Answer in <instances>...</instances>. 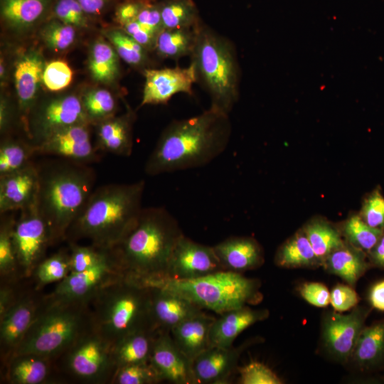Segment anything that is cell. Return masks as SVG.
I'll list each match as a JSON object with an SVG mask.
<instances>
[{
	"label": "cell",
	"mask_w": 384,
	"mask_h": 384,
	"mask_svg": "<svg viewBox=\"0 0 384 384\" xmlns=\"http://www.w3.org/2000/svg\"><path fill=\"white\" fill-rule=\"evenodd\" d=\"M13 216L4 218L0 227V273L1 279L11 282L18 273V263L12 240L15 223Z\"/></svg>",
	"instance_id": "cell-39"
},
{
	"label": "cell",
	"mask_w": 384,
	"mask_h": 384,
	"mask_svg": "<svg viewBox=\"0 0 384 384\" xmlns=\"http://www.w3.org/2000/svg\"><path fill=\"white\" fill-rule=\"evenodd\" d=\"M183 235L164 208H143L125 238L110 249L124 275L144 284L166 279L173 250Z\"/></svg>",
	"instance_id": "cell-2"
},
{
	"label": "cell",
	"mask_w": 384,
	"mask_h": 384,
	"mask_svg": "<svg viewBox=\"0 0 384 384\" xmlns=\"http://www.w3.org/2000/svg\"><path fill=\"white\" fill-rule=\"evenodd\" d=\"M134 114L112 117L97 123L95 146L100 152L129 156L132 153V124Z\"/></svg>",
	"instance_id": "cell-26"
},
{
	"label": "cell",
	"mask_w": 384,
	"mask_h": 384,
	"mask_svg": "<svg viewBox=\"0 0 384 384\" xmlns=\"http://www.w3.org/2000/svg\"><path fill=\"white\" fill-rule=\"evenodd\" d=\"M126 276L109 250L104 260L87 270L70 273L46 297L53 302L88 304L100 289Z\"/></svg>",
	"instance_id": "cell-11"
},
{
	"label": "cell",
	"mask_w": 384,
	"mask_h": 384,
	"mask_svg": "<svg viewBox=\"0 0 384 384\" xmlns=\"http://www.w3.org/2000/svg\"><path fill=\"white\" fill-rule=\"evenodd\" d=\"M149 363L161 380L175 384H196L191 361L182 353L167 331H159Z\"/></svg>",
	"instance_id": "cell-20"
},
{
	"label": "cell",
	"mask_w": 384,
	"mask_h": 384,
	"mask_svg": "<svg viewBox=\"0 0 384 384\" xmlns=\"http://www.w3.org/2000/svg\"><path fill=\"white\" fill-rule=\"evenodd\" d=\"M299 292L305 301L314 306L326 307L330 304V292L322 283L305 282Z\"/></svg>",
	"instance_id": "cell-51"
},
{
	"label": "cell",
	"mask_w": 384,
	"mask_h": 384,
	"mask_svg": "<svg viewBox=\"0 0 384 384\" xmlns=\"http://www.w3.org/2000/svg\"><path fill=\"white\" fill-rule=\"evenodd\" d=\"M197 82L206 90L211 108L229 114L240 94V69L231 41L202 21L190 55Z\"/></svg>",
	"instance_id": "cell-6"
},
{
	"label": "cell",
	"mask_w": 384,
	"mask_h": 384,
	"mask_svg": "<svg viewBox=\"0 0 384 384\" xmlns=\"http://www.w3.org/2000/svg\"><path fill=\"white\" fill-rule=\"evenodd\" d=\"M215 319L202 312L184 320L171 330L174 341L191 362L210 347V331Z\"/></svg>",
	"instance_id": "cell-25"
},
{
	"label": "cell",
	"mask_w": 384,
	"mask_h": 384,
	"mask_svg": "<svg viewBox=\"0 0 384 384\" xmlns=\"http://www.w3.org/2000/svg\"><path fill=\"white\" fill-rule=\"evenodd\" d=\"M43 299L33 294L19 296L0 317V341L4 360L8 362L34 321Z\"/></svg>",
	"instance_id": "cell-18"
},
{
	"label": "cell",
	"mask_w": 384,
	"mask_h": 384,
	"mask_svg": "<svg viewBox=\"0 0 384 384\" xmlns=\"http://www.w3.org/2000/svg\"><path fill=\"white\" fill-rule=\"evenodd\" d=\"M302 229L322 262L331 252L346 244L339 228L324 218H314Z\"/></svg>",
	"instance_id": "cell-32"
},
{
	"label": "cell",
	"mask_w": 384,
	"mask_h": 384,
	"mask_svg": "<svg viewBox=\"0 0 384 384\" xmlns=\"http://www.w3.org/2000/svg\"><path fill=\"white\" fill-rule=\"evenodd\" d=\"M145 181L110 183L94 189L67 232L70 241L87 239L91 245L110 250L132 230L143 208Z\"/></svg>",
	"instance_id": "cell-3"
},
{
	"label": "cell",
	"mask_w": 384,
	"mask_h": 384,
	"mask_svg": "<svg viewBox=\"0 0 384 384\" xmlns=\"http://www.w3.org/2000/svg\"><path fill=\"white\" fill-rule=\"evenodd\" d=\"M145 78L140 106L166 104L178 94L193 95V86L197 82L196 70L193 64L188 67L146 68Z\"/></svg>",
	"instance_id": "cell-16"
},
{
	"label": "cell",
	"mask_w": 384,
	"mask_h": 384,
	"mask_svg": "<svg viewBox=\"0 0 384 384\" xmlns=\"http://www.w3.org/2000/svg\"><path fill=\"white\" fill-rule=\"evenodd\" d=\"M123 30L146 50H154L159 33L142 25L137 20L124 26Z\"/></svg>",
	"instance_id": "cell-52"
},
{
	"label": "cell",
	"mask_w": 384,
	"mask_h": 384,
	"mask_svg": "<svg viewBox=\"0 0 384 384\" xmlns=\"http://www.w3.org/2000/svg\"><path fill=\"white\" fill-rule=\"evenodd\" d=\"M366 255L372 267L384 270V230L376 244Z\"/></svg>",
	"instance_id": "cell-55"
},
{
	"label": "cell",
	"mask_w": 384,
	"mask_h": 384,
	"mask_svg": "<svg viewBox=\"0 0 384 384\" xmlns=\"http://www.w3.org/2000/svg\"><path fill=\"white\" fill-rule=\"evenodd\" d=\"M134 1H142V2H149V1H152V0H134Z\"/></svg>",
	"instance_id": "cell-59"
},
{
	"label": "cell",
	"mask_w": 384,
	"mask_h": 384,
	"mask_svg": "<svg viewBox=\"0 0 384 384\" xmlns=\"http://www.w3.org/2000/svg\"><path fill=\"white\" fill-rule=\"evenodd\" d=\"M50 361L34 354L14 356L7 363L8 381L13 384L42 383L50 375Z\"/></svg>",
	"instance_id": "cell-31"
},
{
	"label": "cell",
	"mask_w": 384,
	"mask_h": 384,
	"mask_svg": "<svg viewBox=\"0 0 384 384\" xmlns=\"http://www.w3.org/2000/svg\"><path fill=\"white\" fill-rule=\"evenodd\" d=\"M36 154L31 144L6 139L0 145V176L16 171L30 161Z\"/></svg>",
	"instance_id": "cell-38"
},
{
	"label": "cell",
	"mask_w": 384,
	"mask_h": 384,
	"mask_svg": "<svg viewBox=\"0 0 384 384\" xmlns=\"http://www.w3.org/2000/svg\"><path fill=\"white\" fill-rule=\"evenodd\" d=\"M38 167L36 204L48 224L53 244L65 239L95 189L96 174L89 164L61 158Z\"/></svg>",
	"instance_id": "cell-4"
},
{
	"label": "cell",
	"mask_w": 384,
	"mask_h": 384,
	"mask_svg": "<svg viewBox=\"0 0 384 384\" xmlns=\"http://www.w3.org/2000/svg\"><path fill=\"white\" fill-rule=\"evenodd\" d=\"M358 214L370 227L384 230V196L379 187L363 198Z\"/></svg>",
	"instance_id": "cell-46"
},
{
	"label": "cell",
	"mask_w": 384,
	"mask_h": 384,
	"mask_svg": "<svg viewBox=\"0 0 384 384\" xmlns=\"http://www.w3.org/2000/svg\"><path fill=\"white\" fill-rule=\"evenodd\" d=\"M85 14L77 0H58L54 8V14L59 21L73 26H87Z\"/></svg>",
	"instance_id": "cell-49"
},
{
	"label": "cell",
	"mask_w": 384,
	"mask_h": 384,
	"mask_svg": "<svg viewBox=\"0 0 384 384\" xmlns=\"http://www.w3.org/2000/svg\"><path fill=\"white\" fill-rule=\"evenodd\" d=\"M349 361L362 370L384 366V318L363 328Z\"/></svg>",
	"instance_id": "cell-28"
},
{
	"label": "cell",
	"mask_w": 384,
	"mask_h": 384,
	"mask_svg": "<svg viewBox=\"0 0 384 384\" xmlns=\"http://www.w3.org/2000/svg\"><path fill=\"white\" fill-rule=\"evenodd\" d=\"M148 286L151 316L159 331L170 332L184 320L203 312L198 306L175 292L158 286Z\"/></svg>",
	"instance_id": "cell-21"
},
{
	"label": "cell",
	"mask_w": 384,
	"mask_h": 384,
	"mask_svg": "<svg viewBox=\"0 0 384 384\" xmlns=\"http://www.w3.org/2000/svg\"><path fill=\"white\" fill-rule=\"evenodd\" d=\"M118 54L109 43L99 39L93 44L89 57L92 77L100 82L114 80L119 73Z\"/></svg>",
	"instance_id": "cell-35"
},
{
	"label": "cell",
	"mask_w": 384,
	"mask_h": 384,
	"mask_svg": "<svg viewBox=\"0 0 384 384\" xmlns=\"http://www.w3.org/2000/svg\"><path fill=\"white\" fill-rule=\"evenodd\" d=\"M82 105L89 122L98 123L114 116L117 102L107 90H92L82 99Z\"/></svg>",
	"instance_id": "cell-40"
},
{
	"label": "cell",
	"mask_w": 384,
	"mask_h": 384,
	"mask_svg": "<svg viewBox=\"0 0 384 384\" xmlns=\"http://www.w3.org/2000/svg\"><path fill=\"white\" fill-rule=\"evenodd\" d=\"M162 381L150 363H134L117 369L112 383L115 384H154Z\"/></svg>",
	"instance_id": "cell-43"
},
{
	"label": "cell",
	"mask_w": 384,
	"mask_h": 384,
	"mask_svg": "<svg viewBox=\"0 0 384 384\" xmlns=\"http://www.w3.org/2000/svg\"><path fill=\"white\" fill-rule=\"evenodd\" d=\"M92 328L112 346L141 331H159L151 311L150 287L124 277L100 289L90 301Z\"/></svg>",
	"instance_id": "cell-5"
},
{
	"label": "cell",
	"mask_w": 384,
	"mask_h": 384,
	"mask_svg": "<svg viewBox=\"0 0 384 384\" xmlns=\"http://www.w3.org/2000/svg\"><path fill=\"white\" fill-rule=\"evenodd\" d=\"M338 228L347 244L366 253L376 244L384 230L370 227L358 213L350 215Z\"/></svg>",
	"instance_id": "cell-37"
},
{
	"label": "cell",
	"mask_w": 384,
	"mask_h": 384,
	"mask_svg": "<svg viewBox=\"0 0 384 384\" xmlns=\"http://www.w3.org/2000/svg\"><path fill=\"white\" fill-rule=\"evenodd\" d=\"M371 308L356 306L347 314L330 311L322 323L321 338L325 350L341 363L348 362Z\"/></svg>",
	"instance_id": "cell-13"
},
{
	"label": "cell",
	"mask_w": 384,
	"mask_h": 384,
	"mask_svg": "<svg viewBox=\"0 0 384 384\" xmlns=\"http://www.w3.org/2000/svg\"><path fill=\"white\" fill-rule=\"evenodd\" d=\"M196 27L163 29L157 36L155 48L161 58L178 60L191 55L196 41Z\"/></svg>",
	"instance_id": "cell-34"
},
{
	"label": "cell",
	"mask_w": 384,
	"mask_h": 384,
	"mask_svg": "<svg viewBox=\"0 0 384 384\" xmlns=\"http://www.w3.org/2000/svg\"><path fill=\"white\" fill-rule=\"evenodd\" d=\"M232 133L229 114L211 107L194 117L170 122L148 157L149 176L203 166L227 148Z\"/></svg>",
	"instance_id": "cell-1"
},
{
	"label": "cell",
	"mask_w": 384,
	"mask_h": 384,
	"mask_svg": "<svg viewBox=\"0 0 384 384\" xmlns=\"http://www.w3.org/2000/svg\"><path fill=\"white\" fill-rule=\"evenodd\" d=\"M118 55L127 64L142 66L147 59L146 50L124 30H112L107 33Z\"/></svg>",
	"instance_id": "cell-41"
},
{
	"label": "cell",
	"mask_w": 384,
	"mask_h": 384,
	"mask_svg": "<svg viewBox=\"0 0 384 384\" xmlns=\"http://www.w3.org/2000/svg\"><path fill=\"white\" fill-rule=\"evenodd\" d=\"M213 247L225 270L240 273L255 269L264 262L262 247L250 237H230Z\"/></svg>",
	"instance_id": "cell-22"
},
{
	"label": "cell",
	"mask_w": 384,
	"mask_h": 384,
	"mask_svg": "<svg viewBox=\"0 0 384 384\" xmlns=\"http://www.w3.org/2000/svg\"><path fill=\"white\" fill-rule=\"evenodd\" d=\"M45 65L36 52L31 51L17 62L14 70V82L18 106L27 124L31 109L41 81Z\"/></svg>",
	"instance_id": "cell-24"
},
{
	"label": "cell",
	"mask_w": 384,
	"mask_h": 384,
	"mask_svg": "<svg viewBox=\"0 0 384 384\" xmlns=\"http://www.w3.org/2000/svg\"><path fill=\"white\" fill-rule=\"evenodd\" d=\"M371 307L384 311V279L374 284L368 294Z\"/></svg>",
	"instance_id": "cell-56"
},
{
	"label": "cell",
	"mask_w": 384,
	"mask_h": 384,
	"mask_svg": "<svg viewBox=\"0 0 384 384\" xmlns=\"http://www.w3.org/2000/svg\"><path fill=\"white\" fill-rule=\"evenodd\" d=\"M322 267L330 274L341 277L354 286L372 267L365 252L346 244L331 252L323 261Z\"/></svg>",
	"instance_id": "cell-27"
},
{
	"label": "cell",
	"mask_w": 384,
	"mask_h": 384,
	"mask_svg": "<svg viewBox=\"0 0 384 384\" xmlns=\"http://www.w3.org/2000/svg\"><path fill=\"white\" fill-rule=\"evenodd\" d=\"M159 331H138L114 344L112 357L116 368L130 364L149 363L154 343Z\"/></svg>",
	"instance_id": "cell-30"
},
{
	"label": "cell",
	"mask_w": 384,
	"mask_h": 384,
	"mask_svg": "<svg viewBox=\"0 0 384 384\" xmlns=\"http://www.w3.org/2000/svg\"><path fill=\"white\" fill-rule=\"evenodd\" d=\"M70 273V255L57 252L43 259L35 269L33 276L38 285L60 282Z\"/></svg>",
	"instance_id": "cell-42"
},
{
	"label": "cell",
	"mask_w": 384,
	"mask_h": 384,
	"mask_svg": "<svg viewBox=\"0 0 384 384\" xmlns=\"http://www.w3.org/2000/svg\"><path fill=\"white\" fill-rule=\"evenodd\" d=\"M147 285L165 288L188 299L202 309L219 314L256 304L262 298L257 279L229 270L189 279H166Z\"/></svg>",
	"instance_id": "cell-8"
},
{
	"label": "cell",
	"mask_w": 384,
	"mask_h": 384,
	"mask_svg": "<svg viewBox=\"0 0 384 384\" xmlns=\"http://www.w3.org/2000/svg\"><path fill=\"white\" fill-rule=\"evenodd\" d=\"M42 38L49 48L61 51L69 48L75 41V30L73 26L60 21H52L43 30Z\"/></svg>",
	"instance_id": "cell-45"
},
{
	"label": "cell",
	"mask_w": 384,
	"mask_h": 384,
	"mask_svg": "<svg viewBox=\"0 0 384 384\" xmlns=\"http://www.w3.org/2000/svg\"><path fill=\"white\" fill-rule=\"evenodd\" d=\"M65 370L87 383L112 381L116 372L112 346L91 327L61 356Z\"/></svg>",
	"instance_id": "cell-9"
},
{
	"label": "cell",
	"mask_w": 384,
	"mask_h": 384,
	"mask_svg": "<svg viewBox=\"0 0 384 384\" xmlns=\"http://www.w3.org/2000/svg\"><path fill=\"white\" fill-rule=\"evenodd\" d=\"M144 2L129 0L121 4L116 11L117 22L123 27L126 24L137 20Z\"/></svg>",
	"instance_id": "cell-54"
},
{
	"label": "cell",
	"mask_w": 384,
	"mask_h": 384,
	"mask_svg": "<svg viewBox=\"0 0 384 384\" xmlns=\"http://www.w3.org/2000/svg\"><path fill=\"white\" fill-rule=\"evenodd\" d=\"M274 263L282 268H316L322 262L316 255L302 228L277 249Z\"/></svg>",
	"instance_id": "cell-29"
},
{
	"label": "cell",
	"mask_w": 384,
	"mask_h": 384,
	"mask_svg": "<svg viewBox=\"0 0 384 384\" xmlns=\"http://www.w3.org/2000/svg\"><path fill=\"white\" fill-rule=\"evenodd\" d=\"M80 123H90L82 100L69 95L43 104L28 117L27 129L36 147L56 131Z\"/></svg>",
	"instance_id": "cell-12"
},
{
	"label": "cell",
	"mask_w": 384,
	"mask_h": 384,
	"mask_svg": "<svg viewBox=\"0 0 384 384\" xmlns=\"http://www.w3.org/2000/svg\"><path fill=\"white\" fill-rule=\"evenodd\" d=\"M360 300L359 296L352 286L338 284L330 292V304L334 311L343 312L353 309Z\"/></svg>",
	"instance_id": "cell-50"
},
{
	"label": "cell",
	"mask_w": 384,
	"mask_h": 384,
	"mask_svg": "<svg viewBox=\"0 0 384 384\" xmlns=\"http://www.w3.org/2000/svg\"><path fill=\"white\" fill-rule=\"evenodd\" d=\"M39 182L38 164L30 161L23 167L0 176V213L21 210L36 203Z\"/></svg>",
	"instance_id": "cell-19"
},
{
	"label": "cell",
	"mask_w": 384,
	"mask_h": 384,
	"mask_svg": "<svg viewBox=\"0 0 384 384\" xmlns=\"http://www.w3.org/2000/svg\"><path fill=\"white\" fill-rule=\"evenodd\" d=\"M255 340H249L238 347L210 346L191 362L196 384L227 383L242 352Z\"/></svg>",
	"instance_id": "cell-17"
},
{
	"label": "cell",
	"mask_w": 384,
	"mask_h": 384,
	"mask_svg": "<svg viewBox=\"0 0 384 384\" xmlns=\"http://www.w3.org/2000/svg\"><path fill=\"white\" fill-rule=\"evenodd\" d=\"M19 277H29L52 244L49 228L35 203L22 209L12 229Z\"/></svg>",
	"instance_id": "cell-10"
},
{
	"label": "cell",
	"mask_w": 384,
	"mask_h": 384,
	"mask_svg": "<svg viewBox=\"0 0 384 384\" xmlns=\"http://www.w3.org/2000/svg\"><path fill=\"white\" fill-rule=\"evenodd\" d=\"M220 270H225L213 247L196 242L183 235L171 254L166 279H189Z\"/></svg>",
	"instance_id": "cell-15"
},
{
	"label": "cell",
	"mask_w": 384,
	"mask_h": 384,
	"mask_svg": "<svg viewBox=\"0 0 384 384\" xmlns=\"http://www.w3.org/2000/svg\"><path fill=\"white\" fill-rule=\"evenodd\" d=\"M51 0H1L2 18L16 28L33 25L45 13Z\"/></svg>",
	"instance_id": "cell-33"
},
{
	"label": "cell",
	"mask_w": 384,
	"mask_h": 384,
	"mask_svg": "<svg viewBox=\"0 0 384 384\" xmlns=\"http://www.w3.org/2000/svg\"><path fill=\"white\" fill-rule=\"evenodd\" d=\"M89 126L80 123L56 131L35 147L36 154L85 164L99 161L101 152L92 142Z\"/></svg>",
	"instance_id": "cell-14"
},
{
	"label": "cell",
	"mask_w": 384,
	"mask_h": 384,
	"mask_svg": "<svg viewBox=\"0 0 384 384\" xmlns=\"http://www.w3.org/2000/svg\"><path fill=\"white\" fill-rule=\"evenodd\" d=\"M267 309H252L247 306L231 309L215 318L210 331V346L230 347L235 339L251 325L266 319Z\"/></svg>",
	"instance_id": "cell-23"
},
{
	"label": "cell",
	"mask_w": 384,
	"mask_h": 384,
	"mask_svg": "<svg viewBox=\"0 0 384 384\" xmlns=\"http://www.w3.org/2000/svg\"><path fill=\"white\" fill-rule=\"evenodd\" d=\"M70 273L80 272L93 267L109 254V250L101 249L92 245L81 246L70 242Z\"/></svg>",
	"instance_id": "cell-44"
},
{
	"label": "cell",
	"mask_w": 384,
	"mask_h": 384,
	"mask_svg": "<svg viewBox=\"0 0 384 384\" xmlns=\"http://www.w3.org/2000/svg\"><path fill=\"white\" fill-rule=\"evenodd\" d=\"M241 384H282V380L266 365L251 361L238 368Z\"/></svg>",
	"instance_id": "cell-48"
},
{
	"label": "cell",
	"mask_w": 384,
	"mask_h": 384,
	"mask_svg": "<svg viewBox=\"0 0 384 384\" xmlns=\"http://www.w3.org/2000/svg\"><path fill=\"white\" fill-rule=\"evenodd\" d=\"M85 14H98L103 9L105 0H77Z\"/></svg>",
	"instance_id": "cell-58"
},
{
	"label": "cell",
	"mask_w": 384,
	"mask_h": 384,
	"mask_svg": "<svg viewBox=\"0 0 384 384\" xmlns=\"http://www.w3.org/2000/svg\"><path fill=\"white\" fill-rule=\"evenodd\" d=\"M73 75V70L66 62L53 60L45 65L43 82L50 91H60L70 84Z\"/></svg>",
	"instance_id": "cell-47"
},
{
	"label": "cell",
	"mask_w": 384,
	"mask_h": 384,
	"mask_svg": "<svg viewBox=\"0 0 384 384\" xmlns=\"http://www.w3.org/2000/svg\"><path fill=\"white\" fill-rule=\"evenodd\" d=\"M18 297H16L12 288L7 285H2L0 291V317L11 308L16 302Z\"/></svg>",
	"instance_id": "cell-57"
},
{
	"label": "cell",
	"mask_w": 384,
	"mask_h": 384,
	"mask_svg": "<svg viewBox=\"0 0 384 384\" xmlns=\"http://www.w3.org/2000/svg\"><path fill=\"white\" fill-rule=\"evenodd\" d=\"M160 9L164 29L192 28L201 21L192 0H166Z\"/></svg>",
	"instance_id": "cell-36"
},
{
	"label": "cell",
	"mask_w": 384,
	"mask_h": 384,
	"mask_svg": "<svg viewBox=\"0 0 384 384\" xmlns=\"http://www.w3.org/2000/svg\"><path fill=\"white\" fill-rule=\"evenodd\" d=\"M91 327L88 304L57 302L44 297L34 321L11 358L34 354L53 360L61 356Z\"/></svg>",
	"instance_id": "cell-7"
},
{
	"label": "cell",
	"mask_w": 384,
	"mask_h": 384,
	"mask_svg": "<svg viewBox=\"0 0 384 384\" xmlns=\"http://www.w3.org/2000/svg\"><path fill=\"white\" fill-rule=\"evenodd\" d=\"M137 21L145 27L159 33L163 29L160 4L144 2Z\"/></svg>",
	"instance_id": "cell-53"
}]
</instances>
